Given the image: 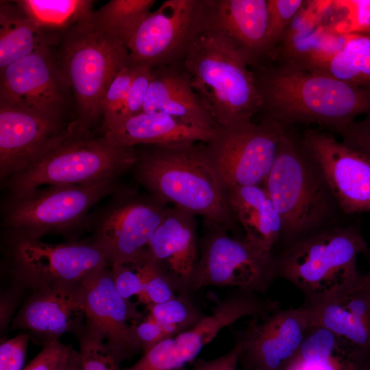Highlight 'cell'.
<instances>
[{
  "label": "cell",
  "instance_id": "obj_1",
  "mask_svg": "<svg viewBox=\"0 0 370 370\" xmlns=\"http://www.w3.org/2000/svg\"><path fill=\"white\" fill-rule=\"evenodd\" d=\"M262 100V119L288 128L317 124L339 132L370 113V89L281 62L251 68Z\"/></svg>",
  "mask_w": 370,
  "mask_h": 370
},
{
  "label": "cell",
  "instance_id": "obj_2",
  "mask_svg": "<svg viewBox=\"0 0 370 370\" xmlns=\"http://www.w3.org/2000/svg\"><path fill=\"white\" fill-rule=\"evenodd\" d=\"M137 151V180L149 195L227 230L234 217L225 191L208 164L204 143L146 145Z\"/></svg>",
  "mask_w": 370,
  "mask_h": 370
},
{
  "label": "cell",
  "instance_id": "obj_3",
  "mask_svg": "<svg viewBox=\"0 0 370 370\" xmlns=\"http://www.w3.org/2000/svg\"><path fill=\"white\" fill-rule=\"evenodd\" d=\"M181 65L217 125L252 121L260 112L262 100L250 66L203 25Z\"/></svg>",
  "mask_w": 370,
  "mask_h": 370
},
{
  "label": "cell",
  "instance_id": "obj_4",
  "mask_svg": "<svg viewBox=\"0 0 370 370\" xmlns=\"http://www.w3.org/2000/svg\"><path fill=\"white\" fill-rule=\"evenodd\" d=\"M289 243L319 231L337 204L319 166L286 130L264 183Z\"/></svg>",
  "mask_w": 370,
  "mask_h": 370
},
{
  "label": "cell",
  "instance_id": "obj_5",
  "mask_svg": "<svg viewBox=\"0 0 370 370\" xmlns=\"http://www.w3.org/2000/svg\"><path fill=\"white\" fill-rule=\"evenodd\" d=\"M134 147L120 145L109 136L90 135L77 129L35 163L3 184L9 197L21 196L42 186H73L119 175L134 166Z\"/></svg>",
  "mask_w": 370,
  "mask_h": 370
},
{
  "label": "cell",
  "instance_id": "obj_6",
  "mask_svg": "<svg viewBox=\"0 0 370 370\" xmlns=\"http://www.w3.org/2000/svg\"><path fill=\"white\" fill-rule=\"evenodd\" d=\"M56 54L72 90L79 130L89 131L101 116L106 91L116 74L131 61L127 47L97 26L92 16L64 32Z\"/></svg>",
  "mask_w": 370,
  "mask_h": 370
},
{
  "label": "cell",
  "instance_id": "obj_7",
  "mask_svg": "<svg viewBox=\"0 0 370 370\" xmlns=\"http://www.w3.org/2000/svg\"><path fill=\"white\" fill-rule=\"evenodd\" d=\"M369 249L359 225L321 230L291 243L274 258L276 276L306 298L359 275L357 259Z\"/></svg>",
  "mask_w": 370,
  "mask_h": 370
},
{
  "label": "cell",
  "instance_id": "obj_8",
  "mask_svg": "<svg viewBox=\"0 0 370 370\" xmlns=\"http://www.w3.org/2000/svg\"><path fill=\"white\" fill-rule=\"evenodd\" d=\"M119 190L116 178L73 186H47L18 197L2 206L3 227L11 236L40 239L66 234L87 223L90 209Z\"/></svg>",
  "mask_w": 370,
  "mask_h": 370
},
{
  "label": "cell",
  "instance_id": "obj_9",
  "mask_svg": "<svg viewBox=\"0 0 370 370\" xmlns=\"http://www.w3.org/2000/svg\"><path fill=\"white\" fill-rule=\"evenodd\" d=\"M286 130L269 119L217 125L204 152L223 190L263 186Z\"/></svg>",
  "mask_w": 370,
  "mask_h": 370
},
{
  "label": "cell",
  "instance_id": "obj_10",
  "mask_svg": "<svg viewBox=\"0 0 370 370\" xmlns=\"http://www.w3.org/2000/svg\"><path fill=\"white\" fill-rule=\"evenodd\" d=\"M208 232L191 276L181 286L198 289L209 285L234 286L264 293L276 276L272 254H264L227 229L206 222Z\"/></svg>",
  "mask_w": 370,
  "mask_h": 370
},
{
  "label": "cell",
  "instance_id": "obj_11",
  "mask_svg": "<svg viewBox=\"0 0 370 370\" xmlns=\"http://www.w3.org/2000/svg\"><path fill=\"white\" fill-rule=\"evenodd\" d=\"M11 257L17 276L36 291L61 286H83L107 266L94 241L51 244L11 236Z\"/></svg>",
  "mask_w": 370,
  "mask_h": 370
},
{
  "label": "cell",
  "instance_id": "obj_12",
  "mask_svg": "<svg viewBox=\"0 0 370 370\" xmlns=\"http://www.w3.org/2000/svg\"><path fill=\"white\" fill-rule=\"evenodd\" d=\"M204 0H166L142 21L127 48L151 68L182 64L203 23Z\"/></svg>",
  "mask_w": 370,
  "mask_h": 370
},
{
  "label": "cell",
  "instance_id": "obj_13",
  "mask_svg": "<svg viewBox=\"0 0 370 370\" xmlns=\"http://www.w3.org/2000/svg\"><path fill=\"white\" fill-rule=\"evenodd\" d=\"M252 293L227 299L193 327L164 339L133 365L119 370H186L224 328L243 317H262L279 308V302L261 299Z\"/></svg>",
  "mask_w": 370,
  "mask_h": 370
},
{
  "label": "cell",
  "instance_id": "obj_14",
  "mask_svg": "<svg viewBox=\"0 0 370 370\" xmlns=\"http://www.w3.org/2000/svg\"><path fill=\"white\" fill-rule=\"evenodd\" d=\"M301 306L314 325L336 336L351 362H370V281L366 275L306 298Z\"/></svg>",
  "mask_w": 370,
  "mask_h": 370
},
{
  "label": "cell",
  "instance_id": "obj_15",
  "mask_svg": "<svg viewBox=\"0 0 370 370\" xmlns=\"http://www.w3.org/2000/svg\"><path fill=\"white\" fill-rule=\"evenodd\" d=\"M118 195L95 222L94 242L111 264H132L146 250L169 207L150 195L127 190Z\"/></svg>",
  "mask_w": 370,
  "mask_h": 370
},
{
  "label": "cell",
  "instance_id": "obj_16",
  "mask_svg": "<svg viewBox=\"0 0 370 370\" xmlns=\"http://www.w3.org/2000/svg\"><path fill=\"white\" fill-rule=\"evenodd\" d=\"M0 73V101L62 119L71 88L51 48L25 56Z\"/></svg>",
  "mask_w": 370,
  "mask_h": 370
},
{
  "label": "cell",
  "instance_id": "obj_17",
  "mask_svg": "<svg viewBox=\"0 0 370 370\" xmlns=\"http://www.w3.org/2000/svg\"><path fill=\"white\" fill-rule=\"evenodd\" d=\"M301 145L321 170L338 206L347 214L370 212V158L331 134L309 129Z\"/></svg>",
  "mask_w": 370,
  "mask_h": 370
},
{
  "label": "cell",
  "instance_id": "obj_18",
  "mask_svg": "<svg viewBox=\"0 0 370 370\" xmlns=\"http://www.w3.org/2000/svg\"><path fill=\"white\" fill-rule=\"evenodd\" d=\"M75 121L49 118L0 101V177L4 182L35 163L77 129Z\"/></svg>",
  "mask_w": 370,
  "mask_h": 370
},
{
  "label": "cell",
  "instance_id": "obj_19",
  "mask_svg": "<svg viewBox=\"0 0 370 370\" xmlns=\"http://www.w3.org/2000/svg\"><path fill=\"white\" fill-rule=\"evenodd\" d=\"M314 325L303 306L254 317L241 337L240 360L248 370H286Z\"/></svg>",
  "mask_w": 370,
  "mask_h": 370
},
{
  "label": "cell",
  "instance_id": "obj_20",
  "mask_svg": "<svg viewBox=\"0 0 370 370\" xmlns=\"http://www.w3.org/2000/svg\"><path fill=\"white\" fill-rule=\"evenodd\" d=\"M106 267L83 284L86 321L88 330L102 338L119 365L140 349L132 325L141 314L119 293Z\"/></svg>",
  "mask_w": 370,
  "mask_h": 370
},
{
  "label": "cell",
  "instance_id": "obj_21",
  "mask_svg": "<svg viewBox=\"0 0 370 370\" xmlns=\"http://www.w3.org/2000/svg\"><path fill=\"white\" fill-rule=\"evenodd\" d=\"M268 0H204L203 25L250 68L267 60Z\"/></svg>",
  "mask_w": 370,
  "mask_h": 370
},
{
  "label": "cell",
  "instance_id": "obj_22",
  "mask_svg": "<svg viewBox=\"0 0 370 370\" xmlns=\"http://www.w3.org/2000/svg\"><path fill=\"white\" fill-rule=\"evenodd\" d=\"M86 320L83 286H61L36 291L14 320V326L45 339V345Z\"/></svg>",
  "mask_w": 370,
  "mask_h": 370
},
{
  "label": "cell",
  "instance_id": "obj_23",
  "mask_svg": "<svg viewBox=\"0 0 370 370\" xmlns=\"http://www.w3.org/2000/svg\"><path fill=\"white\" fill-rule=\"evenodd\" d=\"M146 249L170 275L175 286H181L193 274L199 258L195 215L169 207Z\"/></svg>",
  "mask_w": 370,
  "mask_h": 370
},
{
  "label": "cell",
  "instance_id": "obj_24",
  "mask_svg": "<svg viewBox=\"0 0 370 370\" xmlns=\"http://www.w3.org/2000/svg\"><path fill=\"white\" fill-rule=\"evenodd\" d=\"M144 112H160L197 127L212 130L213 120L193 88L182 65L151 68Z\"/></svg>",
  "mask_w": 370,
  "mask_h": 370
},
{
  "label": "cell",
  "instance_id": "obj_25",
  "mask_svg": "<svg viewBox=\"0 0 370 370\" xmlns=\"http://www.w3.org/2000/svg\"><path fill=\"white\" fill-rule=\"evenodd\" d=\"M227 205L234 219L240 222L244 239L267 254L282 233L280 215L263 186H241L224 190Z\"/></svg>",
  "mask_w": 370,
  "mask_h": 370
},
{
  "label": "cell",
  "instance_id": "obj_26",
  "mask_svg": "<svg viewBox=\"0 0 370 370\" xmlns=\"http://www.w3.org/2000/svg\"><path fill=\"white\" fill-rule=\"evenodd\" d=\"M213 131L187 125L160 112H144L129 117L102 132L120 145H171L207 143Z\"/></svg>",
  "mask_w": 370,
  "mask_h": 370
},
{
  "label": "cell",
  "instance_id": "obj_27",
  "mask_svg": "<svg viewBox=\"0 0 370 370\" xmlns=\"http://www.w3.org/2000/svg\"><path fill=\"white\" fill-rule=\"evenodd\" d=\"M62 36L38 27L15 1H1L0 71L25 56L60 44Z\"/></svg>",
  "mask_w": 370,
  "mask_h": 370
},
{
  "label": "cell",
  "instance_id": "obj_28",
  "mask_svg": "<svg viewBox=\"0 0 370 370\" xmlns=\"http://www.w3.org/2000/svg\"><path fill=\"white\" fill-rule=\"evenodd\" d=\"M296 25L291 24L286 38L282 40L286 41L282 62L308 71L316 69L341 50L348 36L320 25H304L303 21Z\"/></svg>",
  "mask_w": 370,
  "mask_h": 370
},
{
  "label": "cell",
  "instance_id": "obj_29",
  "mask_svg": "<svg viewBox=\"0 0 370 370\" xmlns=\"http://www.w3.org/2000/svg\"><path fill=\"white\" fill-rule=\"evenodd\" d=\"M311 71L370 89V35L349 34L342 49Z\"/></svg>",
  "mask_w": 370,
  "mask_h": 370
},
{
  "label": "cell",
  "instance_id": "obj_30",
  "mask_svg": "<svg viewBox=\"0 0 370 370\" xmlns=\"http://www.w3.org/2000/svg\"><path fill=\"white\" fill-rule=\"evenodd\" d=\"M15 2L40 28L62 35L75 25L89 19L92 1L20 0Z\"/></svg>",
  "mask_w": 370,
  "mask_h": 370
},
{
  "label": "cell",
  "instance_id": "obj_31",
  "mask_svg": "<svg viewBox=\"0 0 370 370\" xmlns=\"http://www.w3.org/2000/svg\"><path fill=\"white\" fill-rule=\"evenodd\" d=\"M155 0H112L93 12L92 21L126 47Z\"/></svg>",
  "mask_w": 370,
  "mask_h": 370
},
{
  "label": "cell",
  "instance_id": "obj_32",
  "mask_svg": "<svg viewBox=\"0 0 370 370\" xmlns=\"http://www.w3.org/2000/svg\"><path fill=\"white\" fill-rule=\"evenodd\" d=\"M130 264L136 269L143 283V291L138 296L140 302L149 306L175 296L172 278L147 249L137 261Z\"/></svg>",
  "mask_w": 370,
  "mask_h": 370
},
{
  "label": "cell",
  "instance_id": "obj_33",
  "mask_svg": "<svg viewBox=\"0 0 370 370\" xmlns=\"http://www.w3.org/2000/svg\"><path fill=\"white\" fill-rule=\"evenodd\" d=\"M148 307L147 315L173 336L193 327L204 318L190 301L182 297L175 296Z\"/></svg>",
  "mask_w": 370,
  "mask_h": 370
},
{
  "label": "cell",
  "instance_id": "obj_34",
  "mask_svg": "<svg viewBox=\"0 0 370 370\" xmlns=\"http://www.w3.org/2000/svg\"><path fill=\"white\" fill-rule=\"evenodd\" d=\"M138 64L132 61L114 77L108 87L101 105L103 118L102 132L113 126L119 119Z\"/></svg>",
  "mask_w": 370,
  "mask_h": 370
},
{
  "label": "cell",
  "instance_id": "obj_35",
  "mask_svg": "<svg viewBox=\"0 0 370 370\" xmlns=\"http://www.w3.org/2000/svg\"><path fill=\"white\" fill-rule=\"evenodd\" d=\"M302 0H268V58L281 43L294 18L299 12Z\"/></svg>",
  "mask_w": 370,
  "mask_h": 370
},
{
  "label": "cell",
  "instance_id": "obj_36",
  "mask_svg": "<svg viewBox=\"0 0 370 370\" xmlns=\"http://www.w3.org/2000/svg\"><path fill=\"white\" fill-rule=\"evenodd\" d=\"M79 354L82 370H119L102 338L88 330L81 340Z\"/></svg>",
  "mask_w": 370,
  "mask_h": 370
},
{
  "label": "cell",
  "instance_id": "obj_37",
  "mask_svg": "<svg viewBox=\"0 0 370 370\" xmlns=\"http://www.w3.org/2000/svg\"><path fill=\"white\" fill-rule=\"evenodd\" d=\"M151 75V67L138 64L137 69L130 85L124 108L119 121L113 126L129 117L143 112L150 83Z\"/></svg>",
  "mask_w": 370,
  "mask_h": 370
},
{
  "label": "cell",
  "instance_id": "obj_38",
  "mask_svg": "<svg viewBox=\"0 0 370 370\" xmlns=\"http://www.w3.org/2000/svg\"><path fill=\"white\" fill-rule=\"evenodd\" d=\"M75 352L58 339L51 341L23 370H62Z\"/></svg>",
  "mask_w": 370,
  "mask_h": 370
},
{
  "label": "cell",
  "instance_id": "obj_39",
  "mask_svg": "<svg viewBox=\"0 0 370 370\" xmlns=\"http://www.w3.org/2000/svg\"><path fill=\"white\" fill-rule=\"evenodd\" d=\"M111 275L119 293L125 299L137 297L143 291V283L136 269L130 264H111Z\"/></svg>",
  "mask_w": 370,
  "mask_h": 370
},
{
  "label": "cell",
  "instance_id": "obj_40",
  "mask_svg": "<svg viewBox=\"0 0 370 370\" xmlns=\"http://www.w3.org/2000/svg\"><path fill=\"white\" fill-rule=\"evenodd\" d=\"M29 334H23L0 345V370H23Z\"/></svg>",
  "mask_w": 370,
  "mask_h": 370
},
{
  "label": "cell",
  "instance_id": "obj_41",
  "mask_svg": "<svg viewBox=\"0 0 370 370\" xmlns=\"http://www.w3.org/2000/svg\"><path fill=\"white\" fill-rule=\"evenodd\" d=\"M337 133L343 143L370 158V113Z\"/></svg>",
  "mask_w": 370,
  "mask_h": 370
},
{
  "label": "cell",
  "instance_id": "obj_42",
  "mask_svg": "<svg viewBox=\"0 0 370 370\" xmlns=\"http://www.w3.org/2000/svg\"><path fill=\"white\" fill-rule=\"evenodd\" d=\"M132 326L140 349L144 353L164 339L173 336L148 315L133 323Z\"/></svg>",
  "mask_w": 370,
  "mask_h": 370
},
{
  "label": "cell",
  "instance_id": "obj_43",
  "mask_svg": "<svg viewBox=\"0 0 370 370\" xmlns=\"http://www.w3.org/2000/svg\"><path fill=\"white\" fill-rule=\"evenodd\" d=\"M243 347V342L241 338L225 354L210 360L199 359L186 370H237Z\"/></svg>",
  "mask_w": 370,
  "mask_h": 370
},
{
  "label": "cell",
  "instance_id": "obj_44",
  "mask_svg": "<svg viewBox=\"0 0 370 370\" xmlns=\"http://www.w3.org/2000/svg\"><path fill=\"white\" fill-rule=\"evenodd\" d=\"M62 370H82V360L79 352H75L68 363Z\"/></svg>",
  "mask_w": 370,
  "mask_h": 370
},
{
  "label": "cell",
  "instance_id": "obj_45",
  "mask_svg": "<svg viewBox=\"0 0 370 370\" xmlns=\"http://www.w3.org/2000/svg\"><path fill=\"white\" fill-rule=\"evenodd\" d=\"M366 258H367V263H368V273L366 275L367 278L369 279V280L370 281V249L369 248L363 254Z\"/></svg>",
  "mask_w": 370,
  "mask_h": 370
},
{
  "label": "cell",
  "instance_id": "obj_46",
  "mask_svg": "<svg viewBox=\"0 0 370 370\" xmlns=\"http://www.w3.org/2000/svg\"><path fill=\"white\" fill-rule=\"evenodd\" d=\"M354 370H370V362L356 366Z\"/></svg>",
  "mask_w": 370,
  "mask_h": 370
},
{
  "label": "cell",
  "instance_id": "obj_47",
  "mask_svg": "<svg viewBox=\"0 0 370 370\" xmlns=\"http://www.w3.org/2000/svg\"><path fill=\"white\" fill-rule=\"evenodd\" d=\"M369 34L370 35V33L369 34Z\"/></svg>",
  "mask_w": 370,
  "mask_h": 370
}]
</instances>
